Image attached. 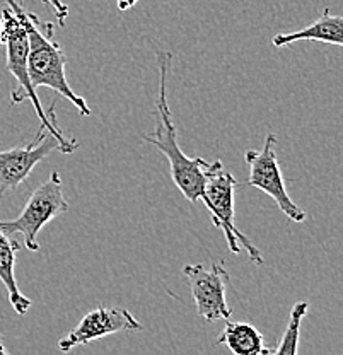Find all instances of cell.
Wrapping results in <instances>:
<instances>
[{
    "mask_svg": "<svg viewBox=\"0 0 343 355\" xmlns=\"http://www.w3.org/2000/svg\"><path fill=\"white\" fill-rule=\"evenodd\" d=\"M70 205L64 197L60 173L53 171L45 183L39 184L29 197L23 212L14 220L0 222V227L6 234H23L24 246L29 251H38V234L43 227L55 217L69 212Z\"/></svg>",
    "mask_w": 343,
    "mask_h": 355,
    "instance_id": "5",
    "label": "cell"
},
{
    "mask_svg": "<svg viewBox=\"0 0 343 355\" xmlns=\"http://www.w3.org/2000/svg\"><path fill=\"white\" fill-rule=\"evenodd\" d=\"M143 324L134 318V314L123 308H96L89 311L76 328L58 340L57 349L60 352H70L79 345H87L94 340L105 338L120 331H142Z\"/></svg>",
    "mask_w": 343,
    "mask_h": 355,
    "instance_id": "9",
    "label": "cell"
},
{
    "mask_svg": "<svg viewBox=\"0 0 343 355\" xmlns=\"http://www.w3.org/2000/svg\"><path fill=\"white\" fill-rule=\"evenodd\" d=\"M3 2L19 19L28 36V72L33 87L51 89L58 96L69 99L82 116H91V108L86 99L73 92L65 76L67 55L53 40L55 26L51 22H43L35 12H28L17 0Z\"/></svg>",
    "mask_w": 343,
    "mask_h": 355,
    "instance_id": "1",
    "label": "cell"
},
{
    "mask_svg": "<svg viewBox=\"0 0 343 355\" xmlns=\"http://www.w3.org/2000/svg\"><path fill=\"white\" fill-rule=\"evenodd\" d=\"M309 304L306 301H299L292 306L289 314V323H287L283 336L280 338V343L274 354L276 355H294L299 350V338H301V324L304 320L306 313H308Z\"/></svg>",
    "mask_w": 343,
    "mask_h": 355,
    "instance_id": "13",
    "label": "cell"
},
{
    "mask_svg": "<svg viewBox=\"0 0 343 355\" xmlns=\"http://www.w3.org/2000/svg\"><path fill=\"white\" fill-rule=\"evenodd\" d=\"M39 2H43V3H46V6H50L51 9L55 10V14H57L58 24L65 26V19H67L69 10H70L67 3H64V2H62V0H39Z\"/></svg>",
    "mask_w": 343,
    "mask_h": 355,
    "instance_id": "14",
    "label": "cell"
},
{
    "mask_svg": "<svg viewBox=\"0 0 343 355\" xmlns=\"http://www.w3.org/2000/svg\"><path fill=\"white\" fill-rule=\"evenodd\" d=\"M21 244L14 241L9 234L0 227V282L7 288L9 302L17 314H26L31 308V299H28L17 287L16 280V253Z\"/></svg>",
    "mask_w": 343,
    "mask_h": 355,
    "instance_id": "11",
    "label": "cell"
},
{
    "mask_svg": "<svg viewBox=\"0 0 343 355\" xmlns=\"http://www.w3.org/2000/svg\"><path fill=\"white\" fill-rule=\"evenodd\" d=\"M216 343L217 345H226L236 355L274 354V349L265 347L263 335L253 324L241 323V321H229Z\"/></svg>",
    "mask_w": 343,
    "mask_h": 355,
    "instance_id": "12",
    "label": "cell"
},
{
    "mask_svg": "<svg viewBox=\"0 0 343 355\" xmlns=\"http://www.w3.org/2000/svg\"><path fill=\"white\" fill-rule=\"evenodd\" d=\"M173 55L169 51H157V67H159V94H157L156 110L159 114V123L154 132L143 135V140L156 146L168 157L171 178L183 197L190 203L200 202L204 197L205 171L209 161L202 157H188L178 146V132L173 123L171 110L168 103V76L171 69Z\"/></svg>",
    "mask_w": 343,
    "mask_h": 355,
    "instance_id": "2",
    "label": "cell"
},
{
    "mask_svg": "<svg viewBox=\"0 0 343 355\" xmlns=\"http://www.w3.org/2000/svg\"><path fill=\"white\" fill-rule=\"evenodd\" d=\"M238 187V181L231 173L226 171L222 166V161H213L209 162L205 171V187H204V197L202 202L209 209L210 216H212V222L216 227L226 236L229 250L234 254L241 253V244L246 251L248 257L253 263L263 265V257L256 246L236 227L234 224V191Z\"/></svg>",
    "mask_w": 343,
    "mask_h": 355,
    "instance_id": "4",
    "label": "cell"
},
{
    "mask_svg": "<svg viewBox=\"0 0 343 355\" xmlns=\"http://www.w3.org/2000/svg\"><path fill=\"white\" fill-rule=\"evenodd\" d=\"M296 42H321L328 44H343V19L342 16H333L330 9H324L323 14L313 24L294 33H280L274 36L272 43L275 48Z\"/></svg>",
    "mask_w": 343,
    "mask_h": 355,
    "instance_id": "10",
    "label": "cell"
},
{
    "mask_svg": "<svg viewBox=\"0 0 343 355\" xmlns=\"http://www.w3.org/2000/svg\"><path fill=\"white\" fill-rule=\"evenodd\" d=\"M276 137L268 133L265 139V146L261 150L248 149L245 153V161L249 168V178L246 181L248 187H254L274 198L280 210L294 222H304L306 212L301 207L296 205L289 197L285 183H283L282 171H280L279 159H276Z\"/></svg>",
    "mask_w": 343,
    "mask_h": 355,
    "instance_id": "6",
    "label": "cell"
},
{
    "mask_svg": "<svg viewBox=\"0 0 343 355\" xmlns=\"http://www.w3.org/2000/svg\"><path fill=\"white\" fill-rule=\"evenodd\" d=\"M2 33H3V21L0 17V44H2Z\"/></svg>",
    "mask_w": 343,
    "mask_h": 355,
    "instance_id": "16",
    "label": "cell"
},
{
    "mask_svg": "<svg viewBox=\"0 0 343 355\" xmlns=\"http://www.w3.org/2000/svg\"><path fill=\"white\" fill-rule=\"evenodd\" d=\"M137 2L139 0H116V6L121 12H125V10L132 9V7H134Z\"/></svg>",
    "mask_w": 343,
    "mask_h": 355,
    "instance_id": "15",
    "label": "cell"
},
{
    "mask_svg": "<svg viewBox=\"0 0 343 355\" xmlns=\"http://www.w3.org/2000/svg\"><path fill=\"white\" fill-rule=\"evenodd\" d=\"M190 282L197 314L206 321L229 320L232 314L226 299L229 273L222 263L186 265L183 270Z\"/></svg>",
    "mask_w": 343,
    "mask_h": 355,
    "instance_id": "7",
    "label": "cell"
},
{
    "mask_svg": "<svg viewBox=\"0 0 343 355\" xmlns=\"http://www.w3.org/2000/svg\"><path fill=\"white\" fill-rule=\"evenodd\" d=\"M0 354H7V349L3 347V343H2V336H0Z\"/></svg>",
    "mask_w": 343,
    "mask_h": 355,
    "instance_id": "17",
    "label": "cell"
},
{
    "mask_svg": "<svg viewBox=\"0 0 343 355\" xmlns=\"http://www.w3.org/2000/svg\"><path fill=\"white\" fill-rule=\"evenodd\" d=\"M3 21V33H2V43L7 48V70L12 73L16 79V86H14L12 92H10V101L12 105H19L23 101H29L35 108L36 114H38L42 127L46 128L55 139L60 142V153L70 154L79 147V142L76 139H65L64 133L57 127V118H55V105L51 103L50 108L43 110L42 101H39L38 94H36V87H33L31 79H29L28 72V36L21 24L19 19L12 14V10L7 7L2 12Z\"/></svg>",
    "mask_w": 343,
    "mask_h": 355,
    "instance_id": "3",
    "label": "cell"
},
{
    "mask_svg": "<svg viewBox=\"0 0 343 355\" xmlns=\"http://www.w3.org/2000/svg\"><path fill=\"white\" fill-rule=\"evenodd\" d=\"M57 150H60V142L43 127L24 147L0 150V197L23 184L35 166Z\"/></svg>",
    "mask_w": 343,
    "mask_h": 355,
    "instance_id": "8",
    "label": "cell"
}]
</instances>
